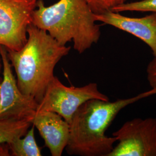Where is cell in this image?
I'll return each instance as SVG.
<instances>
[{
	"mask_svg": "<svg viewBox=\"0 0 156 156\" xmlns=\"http://www.w3.org/2000/svg\"><path fill=\"white\" fill-rule=\"evenodd\" d=\"M156 94L151 89L134 97L115 101L92 99L78 109L69 123V136L66 151L69 155L108 156L117 142L105 133L122 109L135 102Z\"/></svg>",
	"mask_w": 156,
	"mask_h": 156,
	"instance_id": "6da1fadb",
	"label": "cell"
},
{
	"mask_svg": "<svg viewBox=\"0 0 156 156\" xmlns=\"http://www.w3.org/2000/svg\"><path fill=\"white\" fill-rule=\"evenodd\" d=\"M70 50V46L61 45L46 31L30 24L27 40L22 48L17 51L6 49L19 89L39 103L55 76L57 64Z\"/></svg>",
	"mask_w": 156,
	"mask_h": 156,
	"instance_id": "7a4b0ae2",
	"label": "cell"
},
{
	"mask_svg": "<svg viewBox=\"0 0 156 156\" xmlns=\"http://www.w3.org/2000/svg\"><path fill=\"white\" fill-rule=\"evenodd\" d=\"M86 0H59L46 6L38 0L32 24L46 31L62 45L73 41V49L82 54L100 38V27Z\"/></svg>",
	"mask_w": 156,
	"mask_h": 156,
	"instance_id": "3957f363",
	"label": "cell"
},
{
	"mask_svg": "<svg viewBox=\"0 0 156 156\" xmlns=\"http://www.w3.org/2000/svg\"><path fill=\"white\" fill-rule=\"evenodd\" d=\"M92 99L109 101L107 95L99 91L96 83L79 87H67L55 76L39 102L37 112H55L69 124L78 108L86 101Z\"/></svg>",
	"mask_w": 156,
	"mask_h": 156,
	"instance_id": "277c9868",
	"label": "cell"
},
{
	"mask_svg": "<svg viewBox=\"0 0 156 156\" xmlns=\"http://www.w3.org/2000/svg\"><path fill=\"white\" fill-rule=\"evenodd\" d=\"M38 0H0V45L19 50L27 40Z\"/></svg>",
	"mask_w": 156,
	"mask_h": 156,
	"instance_id": "5b68a950",
	"label": "cell"
},
{
	"mask_svg": "<svg viewBox=\"0 0 156 156\" xmlns=\"http://www.w3.org/2000/svg\"><path fill=\"white\" fill-rule=\"evenodd\" d=\"M117 145L108 156H156V118H135L113 133Z\"/></svg>",
	"mask_w": 156,
	"mask_h": 156,
	"instance_id": "8992f818",
	"label": "cell"
},
{
	"mask_svg": "<svg viewBox=\"0 0 156 156\" xmlns=\"http://www.w3.org/2000/svg\"><path fill=\"white\" fill-rule=\"evenodd\" d=\"M2 78L0 83V120H28L31 122L39 103L31 96L23 94L18 87L7 50L0 45Z\"/></svg>",
	"mask_w": 156,
	"mask_h": 156,
	"instance_id": "52a82bcc",
	"label": "cell"
},
{
	"mask_svg": "<svg viewBox=\"0 0 156 156\" xmlns=\"http://www.w3.org/2000/svg\"><path fill=\"white\" fill-rule=\"evenodd\" d=\"M151 13L141 17H131L111 11L95 14V19L97 22L111 26L140 39L150 48L154 57H156V13Z\"/></svg>",
	"mask_w": 156,
	"mask_h": 156,
	"instance_id": "ba28073f",
	"label": "cell"
},
{
	"mask_svg": "<svg viewBox=\"0 0 156 156\" xmlns=\"http://www.w3.org/2000/svg\"><path fill=\"white\" fill-rule=\"evenodd\" d=\"M32 124L45 141L52 156H61L69 136V124L57 113L37 112Z\"/></svg>",
	"mask_w": 156,
	"mask_h": 156,
	"instance_id": "9c48e42d",
	"label": "cell"
},
{
	"mask_svg": "<svg viewBox=\"0 0 156 156\" xmlns=\"http://www.w3.org/2000/svg\"><path fill=\"white\" fill-rule=\"evenodd\" d=\"M34 131L35 126L32 124L24 136L8 143L11 156H42L41 149L37 145L35 138Z\"/></svg>",
	"mask_w": 156,
	"mask_h": 156,
	"instance_id": "30bf717a",
	"label": "cell"
},
{
	"mask_svg": "<svg viewBox=\"0 0 156 156\" xmlns=\"http://www.w3.org/2000/svg\"><path fill=\"white\" fill-rule=\"evenodd\" d=\"M32 124L28 120H0V144L24 136Z\"/></svg>",
	"mask_w": 156,
	"mask_h": 156,
	"instance_id": "8fae6325",
	"label": "cell"
},
{
	"mask_svg": "<svg viewBox=\"0 0 156 156\" xmlns=\"http://www.w3.org/2000/svg\"><path fill=\"white\" fill-rule=\"evenodd\" d=\"M111 11L119 13L124 12L156 13V0H140L130 2H125L122 5L116 6Z\"/></svg>",
	"mask_w": 156,
	"mask_h": 156,
	"instance_id": "7c38bea8",
	"label": "cell"
},
{
	"mask_svg": "<svg viewBox=\"0 0 156 156\" xmlns=\"http://www.w3.org/2000/svg\"><path fill=\"white\" fill-rule=\"evenodd\" d=\"M95 14L112 11L114 8L126 2L127 0H86Z\"/></svg>",
	"mask_w": 156,
	"mask_h": 156,
	"instance_id": "4fadbf2b",
	"label": "cell"
},
{
	"mask_svg": "<svg viewBox=\"0 0 156 156\" xmlns=\"http://www.w3.org/2000/svg\"><path fill=\"white\" fill-rule=\"evenodd\" d=\"M147 79L151 89L156 90V57L148 64L146 69Z\"/></svg>",
	"mask_w": 156,
	"mask_h": 156,
	"instance_id": "5bb4252c",
	"label": "cell"
},
{
	"mask_svg": "<svg viewBox=\"0 0 156 156\" xmlns=\"http://www.w3.org/2000/svg\"><path fill=\"white\" fill-rule=\"evenodd\" d=\"M0 156H11L9 147L8 143L0 144Z\"/></svg>",
	"mask_w": 156,
	"mask_h": 156,
	"instance_id": "9a60e30c",
	"label": "cell"
},
{
	"mask_svg": "<svg viewBox=\"0 0 156 156\" xmlns=\"http://www.w3.org/2000/svg\"><path fill=\"white\" fill-rule=\"evenodd\" d=\"M2 69V64L1 58V57H0V74H1V73ZM1 80H2V78L0 76V83H1Z\"/></svg>",
	"mask_w": 156,
	"mask_h": 156,
	"instance_id": "2e32d148",
	"label": "cell"
}]
</instances>
